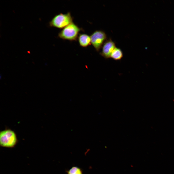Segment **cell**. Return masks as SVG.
Instances as JSON below:
<instances>
[{"instance_id": "1", "label": "cell", "mask_w": 174, "mask_h": 174, "mask_svg": "<svg viewBox=\"0 0 174 174\" xmlns=\"http://www.w3.org/2000/svg\"><path fill=\"white\" fill-rule=\"evenodd\" d=\"M82 29L79 28L73 22L64 28L58 34V37L61 39L72 41H76L78 34Z\"/></svg>"}, {"instance_id": "2", "label": "cell", "mask_w": 174, "mask_h": 174, "mask_svg": "<svg viewBox=\"0 0 174 174\" xmlns=\"http://www.w3.org/2000/svg\"><path fill=\"white\" fill-rule=\"evenodd\" d=\"M17 142L16 134L10 129L3 130L0 132V144L3 147L12 148L14 147Z\"/></svg>"}, {"instance_id": "3", "label": "cell", "mask_w": 174, "mask_h": 174, "mask_svg": "<svg viewBox=\"0 0 174 174\" xmlns=\"http://www.w3.org/2000/svg\"><path fill=\"white\" fill-rule=\"evenodd\" d=\"M73 22V18L70 12L66 14L60 13L55 15L49 22L51 27L63 28Z\"/></svg>"}, {"instance_id": "4", "label": "cell", "mask_w": 174, "mask_h": 174, "mask_svg": "<svg viewBox=\"0 0 174 174\" xmlns=\"http://www.w3.org/2000/svg\"><path fill=\"white\" fill-rule=\"evenodd\" d=\"M90 37L91 44L97 51H99L107 40L105 33L102 30H96L91 34Z\"/></svg>"}, {"instance_id": "5", "label": "cell", "mask_w": 174, "mask_h": 174, "mask_svg": "<svg viewBox=\"0 0 174 174\" xmlns=\"http://www.w3.org/2000/svg\"><path fill=\"white\" fill-rule=\"evenodd\" d=\"M116 47L115 43L111 39L106 40L102 46L100 54L105 58L109 59L110 58L111 53Z\"/></svg>"}, {"instance_id": "6", "label": "cell", "mask_w": 174, "mask_h": 174, "mask_svg": "<svg viewBox=\"0 0 174 174\" xmlns=\"http://www.w3.org/2000/svg\"><path fill=\"white\" fill-rule=\"evenodd\" d=\"M78 39L79 44L81 47H86L91 44L90 36L87 34H80Z\"/></svg>"}, {"instance_id": "7", "label": "cell", "mask_w": 174, "mask_h": 174, "mask_svg": "<svg viewBox=\"0 0 174 174\" xmlns=\"http://www.w3.org/2000/svg\"><path fill=\"white\" fill-rule=\"evenodd\" d=\"M123 56V53L121 49L116 47L112 52L110 58L115 60H121Z\"/></svg>"}, {"instance_id": "8", "label": "cell", "mask_w": 174, "mask_h": 174, "mask_svg": "<svg viewBox=\"0 0 174 174\" xmlns=\"http://www.w3.org/2000/svg\"><path fill=\"white\" fill-rule=\"evenodd\" d=\"M67 174H83L81 169L76 166H73L67 171Z\"/></svg>"}]
</instances>
